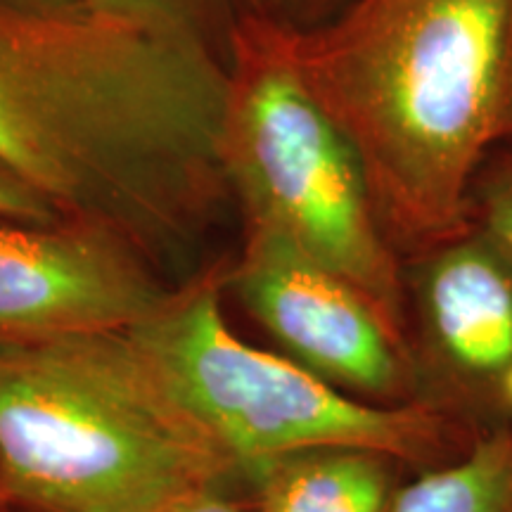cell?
Listing matches in <instances>:
<instances>
[{
    "label": "cell",
    "mask_w": 512,
    "mask_h": 512,
    "mask_svg": "<svg viewBox=\"0 0 512 512\" xmlns=\"http://www.w3.org/2000/svg\"><path fill=\"white\" fill-rule=\"evenodd\" d=\"M228 50L95 12L0 3V164L62 223L150 264L188 245L230 190Z\"/></svg>",
    "instance_id": "6da1fadb"
},
{
    "label": "cell",
    "mask_w": 512,
    "mask_h": 512,
    "mask_svg": "<svg viewBox=\"0 0 512 512\" xmlns=\"http://www.w3.org/2000/svg\"><path fill=\"white\" fill-rule=\"evenodd\" d=\"M285 36L361 159L396 252L467 230L472 183L501 145L512 0H349Z\"/></svg>",
    "instance_id": "7a4b0ae2"
},
{
    "label": "cell",
    "mask_w": 512,
    "mask_h": 512,
    "mask_svg": "<svg viewBox=\"0 0 512 512\" xmlns=\"http://www.w3.org/2000/svg\"><path fill=\"white\" fill-rule=\"evenodd\" d=\"M240 477L128 330L0 347V501L164 512Z\"/></svg>",
    "instance_id": "3957f363"
},
{
    "label": "cell",
    "mask_w": 512,
    "mask_h": 512,
    "mask_svg": "<svg viewBox=\"0 0 512 512\" xmlns=\"http://www.w3.org/2000/svg\"><path fill=\"white\" fill-rule=\"evenodd\" d=\"M223 292L226 268H211L128 332L242 491L256 467L306 448H366L425 472L451 463L479 434L427 403L354 399L287 356L252 347L226 323Z\"/></svg>",
    "instance_id": "277c9868"
},
{
    "label": "cell",
    "mask_w": 512,
    "mask_h": 512,
    "mask_svg": "<svg viewBox=\"0 0 512 512\" xmlns=\"http://www.w3.org/2000/svg\"><path fill=\"white\" fill-rule=\"evenodd\" d=\"M228 69L223 169L247 228L349 280L408 335L403 256L356 150L306 88L285 29L238 19Z\"/></svg>",
    "instance_id": "5b68a950"
},
{
    "label": "cell",
    "mask_w": 512,
    "mask_h": 512,
    "mask_svg": "<svg viewBox=\"0 0 512 512\" xmlns=\"http://www.w3.org/2000/svg\"><path fill=\"white\" fill-rule=\"evenodd\" d=\"M420 403L472 432L512 427V259L467 226L403 261Z\"/></svg>",
    "instance_id": "8992f818"
},
{
    "label": "cell",
    "mask_w": 512,
    "mask_h": 512,
    "mask_svg": "<svg viewBox=\"0 0 512 512\" xmlns=\"http://www.w3.org/2000/svg\"><path fill=\"white\" fill-rule=\"evenodd\" d=\"M226 290L290 361L354 399L420 403L411 342L370 299L283 238L247 228Z\"/></svg>",
    "instance_id": "52a82bcc"
},
{
    "label": "cell",
    "mask_w": 512,
    "mask_h": 512,
    "mask_svg": "<svg viewBox=\"0 0 512 512\" xmlns=\"http://www.w3.org/2000/svg\"><path fill=\"white\" fill-rule=\"evenodd\" d=\"M171 290L110 233L0 221V347L136 328Z\"/></svg>",
    "instance_id": "ba28073f"
},
{
    "label": "cell",
    "mask_w": 512,
    "mask_h": 512,
    "mask_svg": "<svg viewBox=\"0 0 512 512\" xmlns=\"http://www.w3.org/2000/svg\"><path fill=\"white\" fill-rule=\"evenodd\" d=\"M403 467L366 448H306L256 467L245 494L254 512H392Z\"/></svg>",
    "instance_id": "9c48e42d"
},
{
    "label": "cell",
    "mask_w": 512,
    "mask_h": 512,
    "mask_svg": "<svg viewBox=\"0 0 512 512\" xmlns=\"http://www.w3.org/2000/svg\"><path fill=\"white\" fill-rule=\"evenodd\" d=\"M392 512H512V427L479 432L451 463L403 484Z\"/></svg>",
    "instance_id": "30bf717a"
},
{
    "label": "cell",
    "mask_w": 512,
    "mask_h": 512,
    "mask_svg": "<svg viewBox=\"0 0 512 512\" xmlns=\"http://www.w3.org/2000/svg\"><path fill=\"white\" fill-rule=\"evenodd\" d=\"M83 10L171 34H185L230 50L238 22L233 0H79Z\"/></svg>",
    "instance_id": "8fae6325"
},
{
    "label": "cell",
    "mask_w": 512,
    "mask_h": 512,
    "mask_svg": "<svg viewBox=\"0 0 512 512\" xmlns=\"http://www.w3.org/2000/svg\"><path fill=\"white\" fill-rule=\"evenodd\" d=\"M470 223L512 259V143L498 145L470 192Z\"/></svg>",
    "instance_id": "7c38bea8"
},
{
    "label": "cell",
    "mask_w": 512,
    "mask_h": 512,
    "mask_svg": "<svg viewBox=\"0 0 512 512\" xmlns=\"http://www.w3.org/2000/svg\"><path fill=\"white\" fill-rule=\"evenodd\" d=\"M349 0H233L238 19H256L285 31H309L337 15Z\"/></svg>",
    "instance_id": "4fadbf2b"
},
{
    "label": "cell",
    "mask_w": 512,
    "mask_h": 512,
    "mask_svg": "<svg viewBox=\"0 0 512 512\" xmlns=\"http://www.w3.org/2000/svg\"><path fill=\"white\" fill-rule=\"evenodd\" d=\"M0 221L31 223V226H57V211L43 195L29 188L22 178L0 164Z\"/></svg>",
    "instance_id": "5bb4252c"
},
{
    "label": "cell",
    "mask_w": 512,
    "mask_h": 512,
    "mask_svg": "<svg viewBox=\"0 0 512 512\" xmlns=\"http://www.w3.org/2000/svg\"><path fill=\"white\" fill-rule=\"evenodd\" d=\"M164 512H254V508L247 503V498L235 494V491L211 489L185 498Z\"/></svg>",
    "instance_id": "9a60e30c"
},
{
    "label": "cell",
    "mask_w": 512,
    "mask_h": 512,
    "mask_svg": "<svg viewBox=\"0 0 512 512\" xmlns=\"http://www.w3.org/2000/svg\"><path fill=\"white\" fill-rule=\"evenodd\" d=\"M0 3L15 5L22 10H34V12H79L83 5L79 0H0Z\"/></svg>",
    "instance_id": "2e32d148"
},
{
    "label": "cell",
    "mask_w": 512,
    "mask_h": 512,
    "mask_svg": "<svg viewBox=\"0 0 512 512\" xmlns=\"http://www.w3.org/2000/svg\"><path fill=\"white\" fill-rule=\"evenodd\" d=\"M512 143V46H510V69H508V91H505V110H503V133L501 145Z\"/></svg>",
    "instance_id": "e0dca14e"
}]
</instances>
